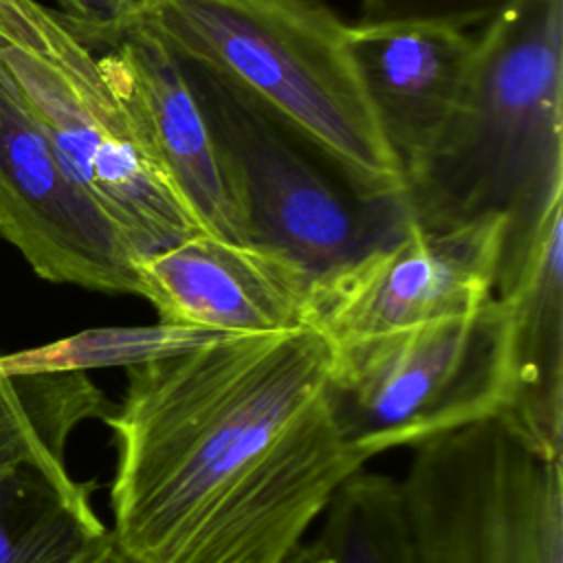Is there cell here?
Listing matches in <instances>:
<instances>
[{"label": "cell", "instance_id": "1", "mask_svg": "<svg viewBox=\"0 0 563 563\" xmlns=\"http://www.w3.org/2000/svg\"><path fill=\"white\" fill-rule=\"evenodd\" d=\"M317 328L220 334L125 367L112 541L130 563H282L365 460L325 400Z\"/></svg>", "mask_w": 563, "mask_h": 563}, {"label": "cell", "instance_id": "2", "mask_svg": "<svg viewBox=\"0 0 563 563\" xmlns=\"http://www.w3.org/2000/svg\"><path fill=\"white\" fill-rule=\"evenodd\" d=\"M424 231L504 220L495 295L563 202V0H515L475 37L462 103L402 187Z\"/></svg>", "mask_w": 563, "mask_h": 563}, {"label": "cell", "instance_id": "3", "mask_svg": "<svg viewBox=\"0 0 563 563\" xmlns=\"http://www.w3.org/2000/svg\"><path fill=\"white\" fill-rule=\"evenodd\" d=\"M264 106L363 191L402 194L350 53V24L325 0H147L139 24Z\"/></svg>", "mask_w": 563, "mask_h": 563}, {"label": "cell", "instance_id": "4", "mask_svg": "<svg viewBox=\"0 0 563 563\" xmlns=\"http://www.w3.org/2000/svg\"><path fill=\"white\" fill-rule=\"evenodd\" d=\"M213 136L249 246L297 264L312 292L400 238L402 194L363 191L330 156L227 79L180 62Z\"/></svg>", "mask_w": 563, "mask_h": 563}, {"label": "cell", "instance_id": "5", "mask_svg": "<svg viewBox=\"0 0 563 563\" xmlns=\"http://www.w3.org/2000/svg\"><path fill=\"white\" fill-rule=\"evenodd\" d=\"M0 66L136 262L202 233L143 145L99 59L37 0H0Z\"/></svg>", "mask_w": 563, "mask_h": 563}, {"label": "cell", "instance_id": "6", "mask_svg": "<svg viewBox=\"0 0 563 563\" xmlns=\"http://www.w3.org/2000/svg\"><path fill=\"white\" fill-rule=\"evenodd\" d=\"M510 398L508 312L499 297L466 317L332 343L328 411L345 446L365 462L504 420Z\"/></svg>", "mask_w": 563, "mask_h": 563}, {"label": "cell", "instance_id": "7", "mask_svg": "<svg viewBox=\"0 0 563 563\" xmlns=\"http://www.w3.org/2000/svg\"><path fill=\"white\" fill-rule=\"evenodd\" d=\"M398 482L416 563H563V460L499 418L413 449Z\"/></svg>", "mask_w": 563, "mask_h": 563}, {"label": "cell", "instance_id": "8", "mask_svg": "<svg viewBox=\"0 0 563 563\" xmlns=\"http://www.w3.org/2000/svg\"><path fill=\"white\" fill-rule=\"evenodd\" d=\"M0 238L33 273L106 295H139L136 257L73 178L0 66Z\"/></svg>", "mask_w": 563, "mask_h": 563}, {"label": "cell", "instance_id": "9", "mask_svg": "<svg viewBox=\"0 0 563 563\" xmlns=\"http://www.w3.org/2000/svg\"><path fill=\"white\" fill-rule=\"evenodd\" d=\"M504 220L407 231L325 279L310 299L308 325L330 343L466 317L495 295Z\"/></svg>", "mask_w": 563, "mask_h": 563}, {"label": "cell", "instance_id": "10", "mask_svg": "<svg viewBox=\"0 0 563 563\" xmlns=\"http://www.w3.org/2000/svg\"><path fill=\"white\" fill-rule=\"evenodd\" d=\"M161 323L218 334L310 328V277L290 260L196 233L136 262Z\"/></svg>", "mask_w": 563, "mask_h": 563}, {"label": "cell", "instance_id": "11", "mask_svg": "<svg viewBox=\"0 0 563 563\" xmlns=\"http://www.w3.org/2000/svg\"><path fill=\"white\" fill-rule=\"evenodd\" d=\"M97 59L150 156L200 231L246 244L213 136L180 59L143 26H134Z\"/></svg>", "mask_w": 563, "mask_h": 563}, {"label": "cell", "instance_id": "12", "mask_svg": "<svg viewBox=\"0 0 563 563\" xmlns=\"http://www.w3.org/2000/svg\"><path fill=\"white\" fill-rule=\"evenodd\" d=\"M350 53L405 178L422 165L468 86L475 37L433 24H350Z\"/></svg>", "mask_w": 563, "mask_h": 563}, {"label": "cell", "instance_id": "13", "mask_svg": "<svg viewBox=\"0 0 563 563\" xmlns=\"http://www.w3.org/2000/svg\"><path fill=\"white\" fill-rule=\"evenodd\" d=\"M506 303L512 398L504 418L548 457L563 460V202L545 216Z\"/></svg>", "mask_w": 563, "mask_h": 563}, {"label": "cell", "instance_id": "14", "mask_svg": "<svg viewBox=\"0 0 563 563\" xmlns=\"http://www.w3.org/2000/svg\"><path fill=\"white\" fill-rule=\"evenodd\" d=\"M95 482L57 457L0 464V563H81L110 541L92 508Z\"/></svg>", "mask_w": 563, "mask_h": 563}, {"label": "cell", "instance_id": "15", "mask_svg": "<svg viewBox=\"0 0 563 563\" xmlns=\"http://www.w3.org/2000/svg\"><path fill=\"white\" fill-rule=\"evenodd\" d=\"M282 563H416L400 482L356 471L332 495L317 534Z\"/></svg>", "mask_w": 563, "mask_h": 563}, {"label": "cell", "instance_id": "16", "mask_svg": "<svg viewBox=\"0 0 563 563\" xmlns=\"http://www.w3.org/2000/svg\"><path fill=\"white\" fill-rule=\"evenodd\" d=\"M112 400L86 372H4L0 367V464L20 457L66 460L70 433L103 420Z\"/></svg>", "mask_w": 563, "mask_h": 563}, {"label": "cell", "instance_id": "17", "mask_svg": "<svg viewBox=\"0 0 563 563\" xmlns=\"http://www.w3.org/2000/svg\"><path fill=\"white\" fill-rule=\"evenodd\" d=\"M218 332L176 328L167 323L141 325V328H97L79 332L70 339L24 350L11 356L0 354V367L4 372H68L101 365H136L156 356L174 354L198 343H205Z\"/></svg>", "mask_w": 563, "mask_h": 563}, {"label": "cell", "instance_id": "18", "mask_svg": "<svg viewBox=\"0 0 563 563\" xmlns=\"http://www.w3.org/2000/svg\"><path fill=\"white\" fill-rule=\"evenodd\" d=\"M515 0H361L358 24H433L464 31L499 18Z\"/></svg>", "mask_w": 563, "mask_h": 563}, {"label": "cell", "instance_id": "19", "mask_svg": "<svg viewBox=\"0 0 563 563\" xmlns=\"http://www.w3.org/2000/svg\"><path fill=\"white\" fill-rule=\"evenodd\" d=\"M64 26L88 51L114 48L136 24L147 0H55Z\"/></svg>", "mask_w": 563, "mask_h": 563}, {"label": "cell", "instance_id": "20", "mask_svg": "<svg viewBox=\"0 0 563 563\" xmlns=\"http://www.w3.org/2000/svg\"><path fill=\"white\" fill-rule=\"evenodd\" d=\"M81 563H130L117 548L110 534V541L106 545H101L97 552H92L88 559H84Z\"/></svg>", "mask_w": 563, "mask_h": 563}]
</instances>
